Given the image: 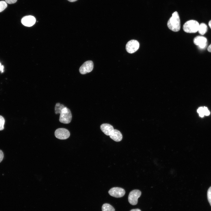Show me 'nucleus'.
<instances>
[{
	"instance_id": "f257e3e1",
	"label": "nucleus",
	"mask_w": 211,
	"mask_h": 211,
	"mask_svg": "<svg viewBox=\"0 0 211 211\" xmlns=\"http://www.w3.org/2000/svg\"><path fill=\"white\" fill-rule=\"evenodd\" d=\"M167 25L168 28L174 32L179 31L181 28V23L180 17L177 11H175L172 14V16L169 20Z\"/></svg>"
},
{
	"instance_id": "f03ea898",
	"label": "nucleus",
	"mask_w": 211,
	"mask_h": 211,
	"mask_svg": "<svg viewBox=\"0 0 211 211\" xmlns=\"http://www.w3.org/2000/svg\"><path fill=\"white\" fill-rule=\"evenodd\" d=\"M199 24L195 20H190L186 21L183 25L184 31L188 33H195L198 31Z\"/></svg>"
},
{
	"instance_id": "7ed1b4c3",
	"label": "nucleus",
	"mask_w": 211,
	"mask_h": 211,
	"mask_svg": "<svg viewBox=\"0 0 211 211\" xmlns=\"http://www.w3.org/2000/svg\"><path fill=\"white\" fill-rule=\"evenodd\" d=\"M72 115L70 110L65 107L61 110L59 119V121L62 123L68 124L71 121Z\"/></svg>"
},
{
	"instance_id": "20e7f679",
	"label": "nucleus",
	"mask_w": 211,
	"mask_h": 211,
	"mask_svg": "<svg viewBox=\"0 0 211 211\" xmlns=\"http://www.w3.org/2000/svg\"><path fill=\"white\" fill-rule=\"evenodd\" d=\"M141 192L138 190H134L129 193L128 200L129 203L132 205H136L138 202V199L141 196Z\"/></svg>"
},
{
	"instance_id": "39448f33",
	"label": "nucleus",
	"mask_w": 211,
	"mask_h": 211,
	"mask_svg": "<svg viewBox=\"0 0 211 211\" xmlns=\"http://www.w3.org/2000/svg\"><path fill=\"white\" fill-rule=\"evenodd\" d=\"M55 135L58 139H65L68 138L70 133L67 129L64 128H59L57 129L55 132Z\"/></svg>"
},
{
	"instance_id": "423d86ee",
	"label": "nucleus",
	"mask_w": 211,
	"mask_h": 211,
	"mask_svg": "<svg viewBox=\"0 0 211 211\" xmlns=\"http://www.w3.org/2000/svg\"><path fill=\"white\" fill-rule=\"evenodd\" d=\"M139 46V43L137 41L132 40L128 41L127 43L126 49L128 53H133L138 49Z\"/></svg>"
},
{
	"instance_id": "0eeeda50",
	"label": "nucleus",
	"mask_w": 211,
	"mask_h": 211,
	"mask_svg": "<svg viewBox=\"0 0 211 211\" xmlns=\"http://www.w3.org/2000/svg\"><path fill=\"white\" fill-rule=\"evenodd\" d=\"M93 62L88 60L84 62L79 69L80 73L84 74L91 72L93 69Z\"/></svg>"
},
{
	"instance_id": "6e6552de",
	"label": "nucleus",
	"mask_w": 211,
	"mask_h": 211,
	"mask_svg": "<svg viewBox=\"0 0 211 211\" xmlns=\"http://www.w3.org/2000/svg\"><path fill=\"white\" fill-rule=\"evenodd\" d=\"M125 193L124 189L118 187L112 188L108 191V193L110 195L117 198L123 197Z\"/></svg>"
},
{
	"instance_id": "1a4fd4ad",
	"label": "nucleus",
	"mask_w": 211,
	"mask_h": 211,
	"mask_svg": "<svg viewBox=\"0 0 211 211\" xmlns=\"http://www.w3.org/2000/svg\"><path fill=\"white\" fill-rule=\"evenodd\" d=\"M207 39L202 36H198L195 37L193 40L194 44L201 49H204L207 46Z\"/></svg>"
},
{
	"instance_id": "9d476101",
	"label": "nucleus",
	"mask_w": 211,
	"mask_h": 211,
	"mask_svg": "<svg viewBox=\"0 0 211 211\" xmlns=\"http://www.w3.org/2000/svg\"><path fill=\"white\" fill-rule=\"evenodd\" d=\"M21 23L24 25L30 27L33 26L35 23V18L32 16H28L23 17L21 20Z\"/></svg>"
},
{
	"instance_id": "9b49d317",
	"label": "nucleus",
	"mask_w": 211,
	"mask_h": 211,
	"mask_svg": "<svg viewBox=\"0 0 211 211\" xmlns=\"http://www.w3.org/2000/svg\"><path fill=\"white\" fill-rule=\"evenodd\" d=\"M109 136L111 139L117 142L121 141L122 138L121 132L116 129H114L111 132Z\"/></svg>"
},
{
	"instance_id": "f8f14e48",
	"label": "nucleus",
	"mask_w": 211,
	"mask_h": 211,
	"mask_svg": "<svg viewBox=\"0 0 211 211\" xmlns=\"http://www.w3.org/2000/svg\"><path fill=\"white\" fill-rule=\"evenodd\" d=\"M101 131L106 135L109 136L111 132L114 129L113 126L108 123L102 124L100 126Z\"/></svg>"
},
{
	"instance_id": "ddd939ff",
	"label": "nucleus",
	"mask_w": 211,
	"mask_h": 211,
	"mask_svg": "<svg viewBox=\"0 0 211 211\" xmlns=\"http://www.w3.org/2000/svg\"><path fill=\"white\" fill-rule=\"evenodd\" d=\"M197 112L199 114V116L203 118L205 115L208 116L210 114V112L207 108L205 106L201 107L198 108Z\"/></svg>"
},
{
	"instance_id": "4468645a",
	"label": "nucleus",
	"mask_w": 211,
	"mask_h": 211,
	"mask_svg": "<svg viewBox=\"0 0 211 211\" xmlns=\"http://www.w3.org/2000/svg\"><path fill=\"white\" fill-rule=\"evenodd\" d=\"M207 25L204 23H202L199 25L198 31L200 35H203L207 32Z\"/></svg>"
},
{
	"instance_id": "2eb2a0df",
	"label": "nucleus",
	"mask_w": 211,
	"mask_h": 211,
	"mask_svg": "<svg viewBox=\"0 0 211 211\" xmlns=\"http://www.w3.org/2000/svg\"><path fill=\"white\" fill-rule=\"evenodd\" d=\"M65 107L64 104L59 103H56L55 107V114H60L61 110Z\"/></svg>"
},
{
	"instance_id": "dca6fc26",
	"label": "nucleus",
	"mask_w": 211,
	"mask_h": 211,
	"mask_svg": "<svg viewBox=\"0 0 211 211\" xmlns=\"http://www.w3.org/2000/svg\"><path fill=\"white\" fill-rule=\"evenodd\" d=\"M102 211H115L114 208L108 203L104 204L102 207Z\"/></svg>"
},
{
	"instance_id": "f3484780",
	"label": "nucleus",
	"mask_w": 211,
	"mask_h": 211,
	"mask_svg": "<svg viewBox=\"0 0 211 211\" xmlns=\"http://www.w3.org/2000/svg\"><path fill=\"white\" fill-rule=\"evenodd\" d=\"M7 5L5 1H0V12L3 11L7 7Z\"/></svg>"
},
{
	"instance_id": "a211bd4d",
	"label": "nucleus",
	"mask_w": 211,
	"mask_h": 211,
	"mask_svg": "<svg viewBox=\"0 0 211 211\" xmlns=\"http://www.w3.org/2000/svg\"><path fill=\"white\" fill-rule=\"evenodd\" d=\"M5 123V119L1 115H0V130L4 129V125Z\"/></svg>"
},
{
	"instance_id": "6ab92c4d",
	"label": "nucleus",
	"mask_w": 211,
	"mask_h": 211,
	"mask_svg": "<svg viewBox=\"0 0 211 211\" xmlns=\"http://www.w3.org/2000/svg\"><path fill=\"white\" fill-rule=\"evenodd\" d=\"M207 197L209 202L211 206V186L207 190Z\"/></svg>"
},
{
	"instance_id": "aec40b11",
	"label": "nucleus",
	"mask_w": 211,
	"mask_h": 211,
	"mask_svg": "<svg viewBox=\"0 0 211 211\" xmlns=\"http://www.w3.org/2000/svg\"><path fill=\"white\" fill-rule=\"evenodd\" d=\"M6 3L8 4H13L16 3L17 0H5Z\"/></svg>"
},
{
	"instance_id": "412c9836",
	"label": "nucleus",
	"mask_w": 211,
	"mask_h": 211,
	"mask_svg": "<svg viewBox=\"0 0 211 211\" xmlns=\"http://www.w3.org/2000/svg\"><path fill=\"white\" fill-rule=\"evenodd\" d=\"M4 154L2 151L0 150V162L2 160L4 157Z\"/></svg>"
},
{
	"instance_id": "4be33fe9",
	"label": "nucleus",
	"mask_w": 211,
	"mask_h": 211,
	"mask_svg": "<svg viewBox=\"0 0 211 211\" xmlns=\"http://www.w3.org/2000/svg\"><path fill=\"white\" fill-rule=\"evenodd\" d=\"M207 50L209 52H211V44L208 47Z\"/></svg>"
},
{
	"instance_id": "5701e85b",
	"label": "nucleus",
	"mask_w": 211,
	"mask_h": 211,
	"mask_svg": "<svg viewBox=\"0 0 211 211\" xmlns=\"http://www.w3.org/2000/svg\"><path fill=\"white\" fill-rule=\"evenodd\" d=\"M130 211H141V210L139 209H132Z\"/></svg>"
},
{
	"instance_id": "b1692460",
	"label": "nucleus",
	"mask_w": 211,
	"mask_h": 211,
	"mask_svg": "<svg viewBox=\"0 0 211 211\" xmlns=\"http://www.w3.org/2000/svg\"><path fill=\"white\" fill-rule=\"evenodd\" d=\"M208 25L211 29V20L209 21L208 23Z\"/></svg>"
},
{
	"instance_id": "393cba45",
	"label": "nucleus",
	"mask_w": 211,
	"mask_h": 211,
	"mask_svg": "<svg viewBox=\"0 0 211 211\" xmlns=\"http://www.w3.org/2000/svg\"><path fill=\"white\" fill-rule=\"evenodd\" d=\"M68 1L70 2H75L78 0H67Z\"/></svg>"
},
{
	"instance_id": "a878e982",
	"label": "nucleus",
	"mask_w": 211,
	"mask_h": 211,
	"mask_svg": "<svg viewBox=\"0 0 211 211\" xmlns=\"http://www.w3.org/2000/svg\"><path fill=\"white\" fill-rule=\"evenodd\" d=\"M1 63H0V66H1Z\"/></svg>"
}]
</instances>
